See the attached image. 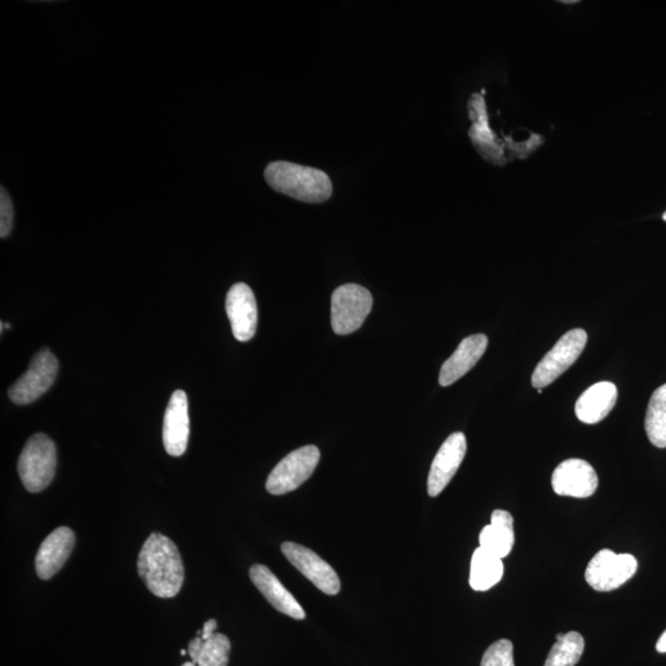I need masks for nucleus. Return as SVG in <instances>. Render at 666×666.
Here are the masks:
<instances>
[{"instance_id":"obj_1","label":"nucleus","mask_w":666,"mask_h":666,"mask_svg":"<svg viewBox=\"0 0 666 666\" xmlns=\"http://www.w3.org/2000/svg\"><path fill=\"white\" fill-rule=\"evenodd\" d=\"M137 570L146 588L157 597L172 599L184 583V565L171 538L152 533L142 547Z\"/></svg>"},{"instance_id":"obj_2","label":"nucleus","mask_w":666,"mask_h":666,"mask_svg":"<svg viewBox=\"0 0 666 666\" xmlns=\"http://www.w3.org/2000/svg\"><path fill=\"white\" fill-rule=\"evenodd\" d=\"M269 187L303 203H324L332 195V182L325 172L296 163H269L264 172Z\"/></svg>"},{"instance_id":"obj_3","label":"nucleus","mask_w":666,"mask_h":666,"mask_svg":"<svg viewBox=\"0 0 666 666\" xmlns=\"http://www.w3.org/2000/svg\"><path fill=\"white\" fill-rule=\"evenodd\" d=\"M56 446L50 437L37 433L26 442L18 462V472L25 489L40 493L51 484L56 473Z\"/></svg>"},{"instance_id":"obj_4","label":"nucleus","mask_w":666,"mask_h":666,"mask_svg":"<svg viewBox=\"0 0 666 666\" xmlns=\"http://www.w3.org/2000/svg\"><path fill=\"white\" fill-rule=\"evenodd\" d=\"M373 308V296L358 284L337 288L331 298V325L340 336L351 335L366 321Z\"/></svg>"},{"instance_id":"obj_5","label":"nucleus","mask_w":666,"mask_h":666,"mask_svg":"<svg viewBox=\"0 0 666 666\" xmlns=\"http://www.w3.org/2000/svg\"><path fill=\"white\" fill-rule=\"evenodd\" d=\"M588 335L581 329L565 333L546 356L538 363L532 375V385L543 389L567 372L583 353Z\"/></svg>"},{"instance_id":"obj_6","label":"nucleus","mask_w":666,"mask_h":666,"mask_svg":"<svg viewBox=\"0 0 666 666\" xmlns=\"http://www.w3.org/2000/svg\"><path fill=\"white\" fill-rule=\"evenodd\" d=\"M320 461L316 446H305L283 458L269 474L266 489L272 495H284L303 485L314 474Z\"/></svg>"},{"instance_id":"obj_7","label":"nucleus","mask_w":666,"mask_h":666,"mask_svg":"<svg viewBox=\"0 0 666 666\" xmlns=\"http://www.w3.org/2000/svg\"><path fill=\"white\" fill-rule=\"evenodd\" d=\"M58 361L49 348L34 356L26 372L9 389V398L17 405H28L41 398L55 383Z\"/></svg>"},{"instance_id":"obj_8","label":"nucleus","mask_w":666,"mask_h":666,"mask_svg":"<svg viewBox=\"0 0 666 666\" xmlns=\"http://www.w3.org/2000/svg\"><path fill=\"white\" fill-rule=\"evenodd\" d=\"M637 559L631 554H616L602 549L590 560L585 579L596 591H612L626 584L636 574Z\"/></svg>"},{"instance_id":"obj_9","label":"nucleus","mask_w":666,"mask_h":666,"mask_svg":"<svg viewBox=\"0 0 666 666\" xmlns=\"http://www.w3.org/2000/svg\"><path fill=\"white\" fill-rule=\"evenodd\" d=\"M282 552L301 574L306 576L317 589L327 595H337L341 590V581L335 570L311 549L294 542H284Z\"/></svg>"},{"instance_id":"obj_10","label":"nucleus","mask_w":666,"mask_h":666,"mask_svg":"<svg viewBox=\"0 0 666 666\" xmlns=\"http://www.w3.org/2000/svg\"><path fill=\"white\" fill-rule=\"evenodd\" d=\"M552 486L557 495L586 499L595 494L599 478L588 462L583 459H568L555 468Z\"/></svg>"},{"instance_id":"obj_11","label":"nucleus","mask_w":666,"mask_h":666,"mask_svg":"<svg viewBox=\"0 0 666 666\" xmlns=\"http://www.w3.org/2000/svg\"><path fill=\"white\" fill-rule=\"evenodd\" d=\"M467 453V438L464 433L456 432L442 444L440 451L433 459L428 474L427 491L431 498L440 495L456 475Z\"/></svg>"},{"instance_id":"obj_12","label":"nucleus","mask_w":666,"mask_h":666,"mask_svg":"<svg viewBox=\"0 0 666 666\" xmlns=\"http://www.w3.org/2000/svg\"><path fill=\"white\" fill-rule=\"evenodd\" d=\"M226 314L237 341L248 342L256 335L258 310L255 294L245 283L232 285L226 296Z\"/></svg>"},{"instance_id":"obj_13","label":"nucleus","mask_w":666,"mask_h":666,"mask_svg":"<svg viewBox=\"0 0 666 666\" xmlns=\"http://www.w3.org/2000/svg\"><path fill=\"white\" fill-rule=\"evenodd\" d=\"M190 435V420L187 394L174 391L169 400L163 421V444L172 457H181L187 451Z\"/></svg>"},{"instance_id":"obj_14","label":"nucleus","mask_w":666,"mask_h":666,"mask_svg":"<svg viewBox=\"0 0 666 666\" xmlns=\"http://www.w3.org/2000/svg\"><path fill=\"white\" fill-rule=\"evenodd\" d=\"M74 548V533L71 528L60 527L42 542L37 552L35 565L37 576L49 580L60 572Z\"/></svg>"},{"instance_id":"obj_15","label":"nucleus","mask_w":666,"mask_h":666,"mask_svg":"<svg viewBox=\"0 0 666 666\" xmlns=\"http://www.w3.org/2000/svg\"><path fill=\"white\" fill-rule=\"evenodd\" d=\"M250 578L274 609L294 620H304L306 615L303 607L266 565H253L250 569Z\"/></svg>"},{"instance_id":"obj_16","label":"nucleus","mask_w":666,"mask_h":666,"mask_svg":"<svg viewBox=\"0 0 666 666\" xmlns=\"http://www.w3.org/2000/svg\"><path fill=\"white\" fill-rule=\"evenodd\" d=\"M488 337L483 333L464 338L456 352L444 362L440 373V384L449 387L464 377L484 356L488 348Z\"/></svg>"},{"instance_id":"obj_17","label":"nucleus","mask_w":666,"mask_h":666,"mask_svg":"<svg viewBox=\"0 0 666 666\" xmlns=\"http://www.w3.org/2000/svg\"><path fill=\"white\" fill-rule=\"evenodd\" d=\"M617 401V388L610 382L592 385L576 401V417L584 424H599L610 414Z\"/></svg>"},{"instance_id":"obj_18","label":"nucleus","mask_w":666,"mask_h":666,"mask_svg":"<svg viewBox=\"0 0 666 666\" xmlns=\"http://www.w3.org/2000/svg\"><path fill=\"white\" fill-rule=\"evenodd\" d=\"M480 547L504 559L514 548V517L505 510H495L491 523L485 526L479 536Z\"/></svg>"},{"instance_id":"obj_19","label":"nucleus","mask_w":666,"mask_h":666,"mask_svg":"<svg viewBox=\"0 0 666 666\" xmlns=\"http://www.w3.org/2000/svg\"><path fill=\"white\" fill-rule=\"evenodd\" d=\"M230 650V639L222 633H214L208 639L194 638L188 647L192 662L198 666H227Z\"/></svg>"},{"instance_id":"obj_20","label":"nucleus","mask_w":666,"mask_h":666,"mask_svg":"<svg viewBox=\"0 0 666 666\" xmlns=\"http://www.w3.org/2000/svg\"><path fill=\"white\" fill-rule=\"evenodd\" d=\"M504 576V563L496 555L479 547L475 549L470 564L469 584L475 591H486L496 584Z\"/></svg>"},{"instance_id":"obj_21","label":"nucleus","mask_w":666,"mask_h":666,"mask_svg":"<svg viewBox=\"0 0 666 666\" xmlns=\"http://www.w3.org/2000/svg\"><path fill=\"white\" fill-rule=\"evenodd\" d=\"M646 432L650 443L666 448V384L655 390L649 400Z\"/></svg>"},{"instance_id":"obj_22","label":"nucleus","mask_w":666,"mask_h":666,"mask_svg":"<svg viewBox=\"0 0 666 666\" xmlns=\"http://www.w3.org/2000/svg\"><path fill=\"white\" fill-rule=\"evenodd\" d=\"M584 649L583 636L578 632H568L554 644L544 666H575L579 663Z\"/></svg>"},{"instance_id":"obj_23","label":"nucleus","mask_w":666,"mask_h":666,"mask_svg":"<svg viewBox=\"0 0 666 666\" xmlns=\"http://www.w3.org/2000/svg\"><path fill=\"white\" fill-rule=\"evenodd\" d=\"M480 666H515L514 644L509 639L491 644L481 659Z\"/></svg>"},{"instance_id":"obj_24","label":"nucleus","mask_w":666,"mask_h":666,"mask_svg":"<svg viewBox=\"0 0 666 666\" xmlns=\"http://www.w3.org/2000/svg\"><path fill=\"white\" fill-rule=\"evenodd\" d=\"M14 221V209L12 199H10L7 190L2 188L0 194V236L2 239L9 236L12 231Z\"/></svg>"},{"instance_id":"obj_25","label":"nucleus","mask_w":666,"mask_h":666,"mask_svg":"<svg viewBox=\"0 0 666 666\" xmlns=\"http://www.w3.org/2000/svg\"><path fill=\"white\" fill-rule=\"evenodd\" d=\"M216 627H218V623H216L215 620H209L205 623L202 631L198 632V637L202 639L210 638L214 633H216Z\"/></svg>"},{"instance_id":"obj_26","label":"nucleus","mask_w":666,"mask_h":666,"mask_svg":"<svg viewBox=\"0 0 666 666\" xmlns=\"http://www.w3.org/2000/svg\"><path fill=\"white\" fill-rule=\"evenodd\" d=\"M657 650L659 653H666V631L662 634V637L659 638Z\"/></svg>"},{"instance_id":"obj_27","label":"nucleus","mask_w":666,"mask_h":666,"mask_svg":"<svg viewBox=\"0 0 666 666\" xmlns=\"http://www.w3.org/2000/svg\"><path fill=\"white\" fill-rule=\"evenodd\" d=\"M564 636H565V634H563V633L557 634V641H560V639H562Z\"/></svg>"},{"instance_id":"obj_28","label":"nucleus","mask_w":666,"mask_h":666,"mask_svg":"<svg viewBox=\"0 0 666 666\" xmlns=\"http://www.w3.org/2000/svg\"><path fill=\"white\" fill-rule=\"evenodd\" d=\"M195 665H197V664H195L193 662H188V663H184L182 666H195Z\"/></svg>"},{"instance_id":"obj_29","label":"nucleus","mask_w":666,"mask_h":666,"mask_svg":"<svg viewBox=\"0 0 666 666\" xmlns=\"http://www.w3.org/2000/svg\"><path fill=\"white\" fill-rule=\"evenodd\" d=\"M663 219L666 221V213L663 215Z\"/></svg>"}]
</instances>
